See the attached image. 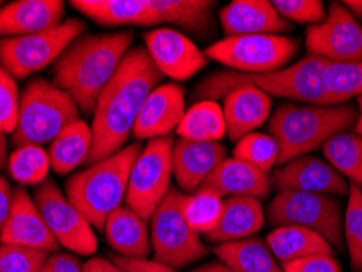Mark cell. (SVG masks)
<instances>
[{"label":"cell","instance_id":"cell-1","mask_svg":"<svg viewBox=\"0 0 362 272\" xmlns=\"http://www.w3.org/2000/svg\"><path fill=\"white\" fill-rule=\"evenodd\" d=\"M162 77L146 47L137 46L127 52L95 105L90 126L93 134L90 165L124 148L127 138L132 136L144 101L153 88L158 87Z\"/></svg>","mask_w":362,"mask_h":272},{"label":"cell","instance_id":"cell-2","mask_svg":"<svg viewBox=\"0 0 362 272\" xmlns=\"http://www.w3.org/2000/svg\"><path fill=\"white\" fill-rule=\"evenodd\" d=\"M132 31L82 35L54 64L52 83L69 93L81 113L93 114L100 93L132 49Z\"/></svg>","mask_w":362,"mask_h":272},{"label":"cell","instance_id":"cell-3","mask_svg":"<svg viewBox=\"0 0 362 272\" xmlns=\"http://www.w3.org/2000/svg\"><path fill=\"white\" fill-rule=\"evenodd\" d=\"M328 61L308 54L294 66L282 71L268 73H242V72H216L202 78L194 90L199 101H216L230 93L240 85H253L269 97L289 98L299 103L317 106H334L337 101L329 95L323 80L325 67Z\"/></svg>","mask_w":362,"mask_h":272},{"label":"cell","instance_id":"cell-4","mask_svg":"<svg viewBox=\"0 0 362 272\" xmlns=\"http://www.w3.org/2000/svg\"><path fill=\"white\" fill-rule=\"evenodd\" d=\"M359 110L344 103L334 106L279 105L269 119V132L279 146V165L308 155L333 136L356 126Z\"/></svg>","mask_w":362,"mask_h":272},{"label":"cell","instance_id":"cell-5","mask_svg":"<svg viewBox=\"0 0 362 272\" xmlns=\"http://www.w3.org/2000/svg\"><path fill=\"white\" fill-rule=\"evenodd\" d=\"M141 152L139 142L131 143L67 179V199L82 212L95 230L103 232L108 217L126 199L132 165Z\"/></svg>","mask_w":362,"mask_h":272},{"label":"cell","instance_id":"cell-6","mask_svg":"<svg viewBox=\"0 0 362 272\" xmlns=\"http://www.w3.org/2000/svg\"><path fill=\"white\" fill-rule=\"evenodd\" d=\"M81 119V110L69 93L46 78H33L20 97L15 147L51 143L61 132Z\"/></svg>","mask_w":362,"mask_h":272},{"label":"cell","instance_id":"cell-7","mask_svg":"<svg viewBox=\"0 0 362 272\" xmlns=\"http://www.w3.org/2000/svg\"><path fill=\"white\" fill-rule=\"evenodd\" d=\"M268 220L273 227H302L323 237L333 249H344L343 206L329 194L278 191L268 206Z\"/></svg>","mask_w":362,"mask_h":272},{"label":"cell","instance_id":"cell-8","mask_svg":"<svg viewBox=\"0 0 362 272\" xmlns=\"http://www.w3.org/2000/svg\"><path fill=\"white\" fill-rule=\"evenodd\" d=\"M83 31V21L71 18L41 33L4 38L0 41V66L15 80L28 78L56 62Z\"/></svg>","mask_w":362,"mask_h":272},{"label":"cell","instance_id":"cell-9","mask_svg":"<svg viewBox=\"0 0 362 272\" xmlns=\"http://www.w3.org/2000/svg\"><path fill=\"white\" fill-rule=\"evenodd\" d=\"M183 194L172 188L148 218L151 247L157 263L180 269L204 258L207 248L201 237L185 220L180 209Z\"/></svg>","mask_w":362,"mask_h":272},{"label":"cell","instance_id":"cell-10","mask_svg":"<svg viewBox=\"0 0 362 272\" xmlns=\"http://www.w3.org/2000/svg\"><path fill=\"white\" fill-rule=\"evenodd\" d=\"M299 51V41L282 35L232 36L211 45L206 57L242 73H268L282 71Z\"/></svg>","mask_w":362,"mask_h":272},{"label":"cell","instance_id":"cell-11","mask_svg":"<svg viewBox=\"0 0 362 272\" xmlns=\"http://www.w3.org/2000/svg\"><path fill=\"white\" fill-rule=\"evenodd\" d=\"M173 143L172 136L148 141L132 165L124 201L129 209L146 220L172 189Z\"/></svg>","mask_w":362,"mask_h":272},{"label":"cell","instance_id":"cell-12","mask_svg":"<svg viewBox=\"0 0 362 272\" xmlns=\"http://www.w3.org/2000/svg\"><path fill=\"white\" fill-rule=\"evenodd\" d=\"M33 201L59 247L81 256L97 253L98 242L93 227L54 181L47 178L45 183L36 186Z\"/></svg>","mask_w":362,"mask_h":272},{"label":"cell","instance_id":"cell-13","mask_svg":"<svg viewBox=\"0 0 362 272\" xmlns=\"http://www.w3.org/2000/svg\"><path fill=\"white\" fill-rule=\"evenodd\" d=\"M305 42L308 54L328 62H362V25L343 2L329 4L322 23L308 26Z\"/></svg>","mask_w":362,"mask_h":272},{"label":"cell","instance_id":"cell-14","mask_svg":"<svg viewBox=\"0 0 362 272\" xmlns=\"http://www.w3.org/2000/svg\"><path fill=\"white\" fill-rule=\"evenodd\" d=\"M146 51L162 76L183 82L206 67L207 57L186 36L168 26L153 28L144 35Z\"/></svg>","mask_w":362,"mask_h":272},{"label":"cell","instance_id":"cell-15","mask_svg":"<svg viewBox=\"0 0 362 272\" xmlns=\"http://www.w3.org/2000/svg\"><path fill=\"white\" fill-rule=\"evenodd\" d=\"M271 183L278 191H300V193L344 196L349 184L344 176L322 158L303 155L282 163L273 172Z\"/></svg>","mask_w":362,"mask_h":272},{"label":"cell","instance_id":"cell-16","mask_svg":"<svg viewBox=\"0 0 362 272\" xmlns=\"http://www.w3.org/2000/svg\"><path fill=\"white\" fill-rule=\"evenodd\" d=\"M186 113L185 92L177 83L158 85L144 101L132 137L137 141L170 137Z\"/></svg>","mask_w":362,"mask_h":272},{"label":"cell","instance_id":"cell-17","mask_svg":"<svg viewBox=\"0 0 362 272\" xmlns=\"http://www.w3.org/2000/svg\"><path fill=\"white\" fill-rule=\"evenodd\" d=\"M0 243L42 249L47 253H57L61 248L35 204L33 196L21 186L13 189L12 207Z\"/></svg>","mask_w":362,"mask_h":272},{"label":"cell","instance_id":"cell-18","mask_svg":"<svg viewBox=\"0 0 362 272\" xmlns=\"http://www.w3.org/2000/svg\"><path fill=\"white\" fill-rule=\"evenodd\" d=\"M227 160V148L221 142H199L178 138L173 143V176L178 188L194 193L214 170Z\"/></svg>","mask_w":362,"mask_h":272},{"label":"cell","instance_id":"cell-19","mask_svg":"<svg viewBox=\"0 0 362 272\" xmlns=\"http://www.w3.org/2000/svg\"><path fill=\"white\" fill-rule=\"evenodd\" d=\"M219 18L226 38L292 31V23L282 18L268 0H233L221 8Z\"/></svg>","mask_w":362,"mask_h":272},{"label":"cell","instance_id":"cell-20","mask_svg":"<svg viewBox=\"0 0 362 272\" xmlns=\"http://www.w3.org/2000/svg\"><path fill=\"white\" fill-rule=\"evenodd\" d=\"M66 7L61 0H17L0 7V35L28 36L62 23Z\"/></svg>","mask_w":362,"mask_h":272},{"label":"cell","instance_id":"cell-21","mask_svg":"<svg viewBox=\"0 0 362 272\" xmlns=\"http://www.w3.org/2000/svg\"><path fill=\"white\" fill-rule=\"evenodd\" d=\"M223 117L232 142L252 134L271 113V97L253 85H240L223 97Z\"/></svg>","mask_w":362,"mask_h":272},{"label":"cell","instance_id":"cell-22","mask_svg":"<svg viewBox=\"0 0 362 272\" xmlns=\"http://www.w3.org/2000/svg\"><path fill=\"white\" fill-rule=\"evenodd\" d=\"M202 186L222 197L245 196L263 201L269 196L271 179L268 173L233 157L222 162Z\"/></svg>","mask_w":362,"mask_h":272},{"label":"cell","instance_id":"cell-23","mask_svg":"<svg viewBox=\"0 0 362 272\" xmlns=\"http://www.w3.org/2000/svg\"><path fill=\"white\" fill-rule=\"evenodd\" d=\"M72 7L101 26H152L160 23L152 0H74Z\"/></svg>","mask_w":362,"mask_h":272},{"label":"cell","instance_id":"cell-24","mask_svg":"<svg viewBox=\"0 0 362 272\" xmlns=\"http://www.w3.org/2000/svg\"><path fill=\"white\" fill-rule=\"evenodd\" d=\"M264 225V211L262 201L255 197L235 196L223 199V211L217 227L207 235V240L216 244L238 242L253 237Z\"/></svg>","mask_w":362,"mask_h":272},{"label":"cell","instance_id":"cell-25","mask_svg":"<svg viewBox=\"0 0 362 272\" xmlns=\"http://www.w3.org/2000/svg\"><path fill=\"white\" fill-rule=\"evenodd\" d=\"M106 242L122 258L147 259L151 253V232L146 218L121 206L108 217L105 223Z\"/></svg>","mask_w":362,"mask_h":272},{"label":"cell","instance_id":"cell-26","mask_svg":"<svg viewBox=\"0 0 362 272\" xmlns=\"http://www.w3.org/2000/svg\"><path fill=\"white\" fill-rule=\"evenodd\" d=\"M92 148V127L82 119L72 122L49 143V148H47L52 172L62 176L72 173L82 163L88 162Z\"/></svg>","mask_w":362,"mask_h":272},{"label":"cell","instance_id":"cell-27","mask_svg":"<svg viewBox=\"0 0 362 272\" xmlns=\"http://www.w3.org/2000/svg\"><path fill=\"white\" fill-rule=\"evenodd\" d=\"M271 253L281 264L317 254H333L334 249L320 235L302 227H278L266 237Z\"/></svg>","mask_w":362,"mask_h":272},{"label":"cell","instance_id":"cell-28","mask_svg":"<svg viewBox=\"0 0 362 272\" xmlns=\"http://www.w3.org/2000/svg\"><path fill=\"white\" fill-rule=\"evenodd\" d=\"M214 253L233 272H284L264 240L258 237L217 244Z\"/></svg>","mask_w":362,"mask_h":272},{"label":"cell","instance_id":"cell-29","mask_svg":"<svg viewBox=\"0 0 362 272\" xmlns=\"http://www.w3.org/2000/svg\"><path fill=\"white\" fill-rule=\"evenodd\" d=\"M158 21L173 23L198 36L214 31V8L217 2L207 0H152Z\"/></svg>","mask_w":362,"mask_h":272},{"label":"cell","instance_id":"cell-30","mask_svg":"<svg viewBox=\"0 0 362 272\" xmlns=\"http://www.w3.org/2000/svg\"><path fill=\"white\" fill-rule=\"evenodd\" d=\"M181 138L199 142H221L227 136V124L219 103L202 100L186 110L177 127Z\"/></svg>","mask_w":362,"mask_h":272},{"label":"cell","instance_id":"cell-31","mask_svg":"<svg viewBox=\"0 0 362 272\" xmlns=\"http://www.w3.org/2000/svg\"><path fill=\"white\" fill-rule=\"evenodd\" d=\"M180 209L188 225L198 235H209L221 220L223 197L206 186L181 197Z\"/></svg>","mask_w":362,"mask_h":272},{"label":"cell","instance_id":"cell-32","mask_svg":"<svg viewBox=\"0 0 362 272\" xmlns=\"http://www.w3.org/2000/svg\"><path fill=\"white\" fill-rule=\"evenodd\" d=\"M323 155L338 173L362 189V136L356 132L333 136L323 143Z\"/></svg>","mask_w":362,"mask_h":272},{"label":"cell","instance_id":"cell-33","mask_svg":"<svg viewBox=\"0 0 362 272\" xmlns=\"http://www.w3.org/2000/svg\"><path fill=\"white\" fill-rule=\"evenodd\" d=\"M8 173L13 181L26 188V186H40L47 179L51 170V162L47 150L40 146L15 147L7 162Z\"/></svg>","mask_w":362,"mask_h":272},{"label":"cell","instance_id":"cell-34","mask_svg":"<svg viewBox=\"0 0 362 272\" xmlns=\"http://www.w3.org/2000/svg\"><path fill=\"white\" fill-rule=\"evenodd\" d=\"M323 80L337 105H344L351 98L362 97V62H328Z\"/></svg>","mask_w":362,"mask_h":272},{"label":"cell","instance_id":"cell-35","mask_svg":"<svg viewBox=\"0 0 362 272\" xmlns=\"http://www.w3.org/2000/svg\"><path fill=\"white\" fill-rule=\"evenodd\" d=\"M344 247L348 248L351 268L362 272V189L351 183L348 189V206L343 217Z\"/></svg>","mask_w":362,"mask_h":272},{"label":"cell","instance_id":"cell-36","mask_svg":"<svg viewBox=\"0 0 362 272\" xmlns=\"http://www.w3.org/2000/svg\"><path fill=\"white\" fill-rule=\"evenodd\" d=\"M233 157L264 173H269L274 165L279 163V146L273 136L252 132L237 142Z\"/></svg>","mask_w":362,"mask_h":272},{"label":"cell","instance_id":"cell-37","mask_svg":"<svg viewBox=\"0 0 362 272\" xmlns=\"http://www.w3.org/2000/svg\"><path fill=\"white\" fill-rule=\"evenodd\" d=\"M47 259L42 249L0 243V272H42Z\"/></svg>","mask_w":362,"mask_h":272},{"label":"cell","instance_id":"cell-38","mask_svg":"<svg viewBox=\"0 0 362 272\" xmlns=\"http://www.w3.org/2000/svg\"><path fill=\"white\" fill-rule=\"evenodd\" d=\"M18 85L10 73L0 66V131L13 134L20 114Z\"/></svg>","mask_w":362,"mask_h":272},{"label":"cell","instance_id":"cell-39","mask_svg":"<svg viewBox=\"0 0 362 272\" xmlns=\"http://www.w3.org/2000/svg\"><path fill=\"white\" fill-rule=\"evenodd\" d=\"M274 8L282 18L294 23L318 25L325 20V5L320 0H274Z\"/></svg>","mask_w":362,"mask_h":272},{"label":"cell","instance_id":"cell-40","mask_svg":"<svg viewBox=\"0 0 362 272\" xmlns=\"http://www.w3.org/2000/svg\"><path fill=\"white\" fill-rule=\"evenodd\" d=\"M284 272H343L339 261L333 254H317L282 264Z\"/></svg>","mask_w":362,"mask_h":272},{"label":"cell","instance_id":"cell-41","mask_svg":"<svg viewBox=\"0 0 362 272\" xmlns=\"http://www.w3.org/2000/svg\"><path fill=\"white\" fill-rule=\"evenodd\" d=\"M111 261L126 272H178L177 269H172L168 268V266L157 263V261L131 259V258H122V256H116V254L111 256Z\"/></svg>","mask_w":362,"mask_h":272},{"label":"cell","instance_id":"cell-42","mask_svg":"<svg viewBox=\"0 0 362 272\" xmlns=\"http://www.w3.org/2000/svg\"><path fill=\"white\" fill-rule=\"evenodd\" d=\"M42 272H83V264L74 254L56 253L49 256Z\"/></svg>","mask_w":362,"mask_h":272},{"label":"cell","instance_id":"cell-43","mask_svg":"<svg viewBox=\"0 0 362 272\" xmlns=\"http://www.w3.org/2000/svg\"><path fill=\"white\" fill-rule=\"evenodd\" d=\"M13 191L10 188L7 178L0 176V238H2L5 223L8 220L10 207H12Z\"/></svg>","mask_w":362,"mask_h":272},{"label":"cell","instance_id":"cell-44","mask_svg":"<svg viewBox=\"0 0 362 272\" xmlns=\"http://www.w3.org/2000/svg\"><path fill=\"white\" fill-rule=\"evenodd\" d=\"M83 272H126L116 266L111 259L92 258L83 264Z\"/></svg>","mask_w":362,"mask_h":272},{"label":"cell","instance_id":"cell-45","mask_svg":"<svg viewBox=\"0 0 362 272\" xmlns=\"http://www.w3.org/2000/svg\"><path fill=\"white\" fill-rule=\"evenodd\" d=\"M343 5L359 23H362V0H346Z\"/></svg>","mask_w":362,"mask_h":272},{"label":"cell","instance_id":"cell-46","mask_svg":"<svg viewBox=\"0 0 362 272\" xmlns=\"http://www.w3.org/2000/svg\"><path fill=\"white\" fill-rule=\"evenodd\" d=\"M193 272H233L228 266H226L221 261H217V263H207L204 266H201V268L194 269Z\"/></svg>","mask_w":362,"mask_h":272},{"label":"cell","instance_id":"cell-47","mask_svg":"<svg viewBox=\"0 0 362 272\" xmlns=\"http://www.w3.org/2000/svg\"><path fill=\"white\" fill-rule=\"evenodd\" d=\"M8 153H7V134L0 131V170L7 167Z\"/></svg>","mask_w":362,"mask_h":272},{"label":"cell","instance_id":"cell-48","mask_svg":"<svg viewBox=\"0 0 362 272\" xmlns=\"http://www.w3.org/2000/svg\"><path fill=\"white\" fill-rule=\"evenodd\" d=\"M358 110H359V117H358V122H356V126H354V132L358 136H362V97L358 98Z\"/></svg>","mask_w":362,"mask_h":272}]
</instances>
